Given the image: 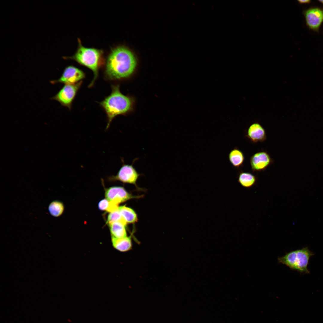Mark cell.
<instances>
[{
    "mask_svg": "<svg viewBox=\"0 0 323 323\" xmlns=\"http://www.w3.org/2000/svg\"><path fill=\"white\" fill-rule=\"evenodd\" d=\"M136 65L135 57L132 52L123 47L112 49L106 62L105 73L109 80H120L130 76Z\"/></svg>",
    "mask_w": 323,
    "mask_h": 323,
    "instance_id": "cell-1",
    "label": "cell"
},
{
    "mask_svg": "<svg viewBox=\"0 0 323 323\" xmlns=\"http://www.w3.org/2000/svg\"><path fill=\"white\" fill-rule=\"evenodd\" d=\"M112 89L110 95L100 103L106 114L107 123L106 129H108L115 117L127 113L131 109L132 104L131 98L121 92L118 85H112Z\"/></svg>",
    "mask_w": 323,
    "mask_h": 323,
    "instance_id": "cell-2",
    "label": "cell"
},
{
    "mask_svg": "<svg viewBox=\"0 0 323 323\" xmlns=\"http://www.w3.org/2000/svg\"><path fill=\"white\" fill-rule=\"evenodd\" d=\"M78 42V48L75 54L71 56H64L63 58L65 60H74L92 71L94 78L89 86L91 87L97 78L100 68L104 63L103 52L100 49L83 46L79 39Z\"/></svg>",
    "mask_w": 323,
    "mask_h": 323,
    "instance_id": "cell-3",
    "label": "cell"
},
{
    "mask_svg": "<svg viewBox=\"0 0 323 323\" xmlns=\"http://www.w3.org/2000/svg\"><path fill=\"white\" fill-rule=\"evenodd\" d=\"M314 255L307 247L291 251L278 258L279 263L292 270L301 273H309L307 266L310 257Z\"/></svg>",
    "mask_w": 323,
    "mask_h": 323,
    "instance_id": "cell-4",
    "label": "cell"
},
{
    "mask_svg": "<svg viewBox=\"0 0 323 323\" xmlns=\"http://www.w3.org/2000/svg\"><path fill=\"white\" fill-rule=\"evenodd\" d=\"M82 83L81 81L74 84H65L51 99L58 101L62 106L70 110L72 102Z\"/></svg>",
    "mask_w": 323,
    "mask_h": 323,
    "instance_id": "cell-5",
    "label": "cell"
},
{
    "mask_svg": "<svg viewBox=\"0 0 323 323\" xmlns=\"http://www.w3.org/2000/svg\"><path fill=\"white\" fill-rule=\"evenodd\" d=\"M138 159H135L130 165L126 164L124 162L117 174L109 177L112 181H118L123 183L134 185L136 186L137 181L141 174L138 173L133 166V164Z\"/></svg>",
    "mask_w": 323,
    "mask_h": 323,
    "instance_id": "cell-6",
    "label": "cell"
},
{
    "mask_svg": "<svg viewBox=\"0 0 323 323\" xmlns=\"http://www.w3.org/2000/svg\"><path fill=\"white\" fill-rule=\"evenodd\" d=\"M85 77V74L81 70L73 66L66 67L60 77L57 80H51V84L62 83L65 84H74L81 81Z\"/></svg>",
    "mask_w": 323,
    "mask_h": 323,
    "instance_id": "cell-7",
    "label": "cell"
},
{
    "mask_svg": "<svg viewBox=\"0 0 323 323\" xmlns=\"http://www.w3.org/2000/svg\"><path fill=\"white\" fill-rule=\"evenodd\" d=\"M303 14L308 28L318 32L323 22V8L311 7L304 10Z\"/></svg>",
    "mask_w": 323,
    "mask_h": 323,
    "instance_id": "cell-8",
    "label": "cell"
},
{
    "mask_svg": "<svg viewBox=\"0 0 323 323\" xmlns=\"http://www.w3.org/2000/svg\"><path fill=\"white\" fill-rule=\"evenodd\" d=\"M250 162L253 171L258 172L265 170L273 161L266 152L261 151L253 155L250 158Z\"/></svg>",
    "mask_w": 323,
    "mask_h": 323,
    "instance_id": "cell-9",
    "label": "cell"
},
{
    "mask_svg": "<svg viewBox=\"0 0 323 323\" xmlns=\"http://www.w3.org/2000/svg\"><path fill=\"white\" fill-rule=\"evenodd\" d=\"M105 196L109 201L118 205L130 199L138 197L132 195L121 187H112L106 189Z\"/></svg>",
    "mask_w": 323,
    "mask_h": 323,
    "instance_id": "cell-10",
    "label": "cell"
},
{
    "mask_svg": "<svg viewBox=\"0 0 323 323\" xmlns=\"http://www.w3.org/2000/svg\"><path fill=\"white\" fill-rule=\"evenodd\" d=\"M246 136L254 143L263 142L266 138L265 129L258 123H254L249 126Z\"/></svg>",
    "mask_w": 323,
    "mask_h": 323,
    "instance_id": "cell-11",
    "label": "cell"
},
{
    "mask_svg": "<svg viewBox=\"0 0 323 323\" xmlns=\"http://www.w3.org/2000/svg\"><path fill=\"white\" fill-rule=\"evenodd\" d=\"M111 242L113 247L118 251L125 252L130 250L132 248L131 237L118 238L111 237Z\"/></svg>",
    "mask_w": 323,
    "mask_h": 323,
    "instance_id": "cell-12",
    "label": "cell"
},
{
    "mask_svg": "<svg viewBox=\"0 0 323 323\" xmlns=\"http://www.w3.org/2000/svg\"><path fill=\"white\" fill-rule=\"evenodd\" d=\"M127 223L121 221H116L108 224L111 237L121 238L127 236L125 226Z\"/></svg>",
    "mask_w": 323,
    "mask_h": 323,
    "instance_id": "cell-13",
    "label": "cell"
},
{
    "mask_svg": "<svg viewBox=\"0 0 323 323\" xmlns=\"http://www.w3.org/2000/svg\"><path fill=\"white\" fill-rule=\"evenodd\" d=\"M228 158L230 163L236 168L241 167L245 159L243 153L237 147L234 148L230 151Z\"/></svg>",
    "mask_w": 323,
    "mask_h": 323,
    "instance_id": "cell-14",
    "label": "cell"
},
{
    "mask_svg": "<svg viewBox=\"0 0 323 323\" xmlns=\"http://www.w3.org/2000/svg\"><path fill=\"white\" fill-rule=\"evenodd\" d=\"M237 181L242 187L250 188L255 184L257 178L251 173L241 171L238 175Z\"/></svg>",
    "mask_w": 323,
    "mask_h": 323,
    "instance_id": "cell-15",
    "label": "cell"
},
{
    "mask_svg": "<svg viewBox=\"0 0 323 323\" xmlns=\"http://www.w3.org/2000/svg\"><path fill=\"white\" fill-rule=\"evenodd\" d=\"M118 209L127 224L133 223L137 221V214L132 209L124 205L119 207Z\"/></svg>",
    "mask_w": 323,
    "mask_h": 323,
    "instance_id": "cell-16",
    "label": "cell"
},
{
    "mask_svg": "<svg viewBox=\"0 0 323 323\" xmlns=\"http://www.w3.org/2000/svg\"><path fill=\"white\" fill-rule=\"evenodd\" d=\"M64 210L63 203L58 201H52L48 206V210L51 214L55 217H58L61 215Z\"/></svg>",
    "mask_w": 323,
    "mask_h": 323,
    "instance_id": "cell-17",
    "label": "cell"
},
{
    "mask_svg": "<svg viewBox=\"0 0 323 323\" xmlns=\"http://www.w3.org/2000/svg\"><path fill=\"white\" fill-rule=\"evenodd\" d=\"M116 221H121L127 224L121 216L118 209L109 213L108 216L107 223L109 224Z\"/></svg>",
    "mask_w": 323,
    "mask_h": 323,
    "instance_id": "cell-18",
    "label": "cell"
},
{
    "mask_svg": "<svg viewBox=\"0 0 323 323\" xmlns=\"http://www.w3.org/2000/svg\"><path fill=\"white\" fill-rule=\"evenodd\" d=\"M110 204V201L106 199L101 200L98 203L99 209L102 211H107Z\"/></svg>",
    "mask_w": 323,
    "mask_h": 323,
    "instance_id": "cell-19",
    "label": "cell"
},
{
    "mask_svg": "<svg viewBox=\"0 0 323 323\" xmlns=\"http://www.w3.org/2000/svg\"><path fill=\"white\" fill-rule=\"evenodd\" d=\"M298 2L300 4H309L311 2V1L310 0H298Z\"/></svg>",
    "mask_w": 323,
    "mask_h": 323,
    "instance_id": "cell-20",
    "label": "cell"
},
{
    "mask_svg": "<svg viewBox=\"0 0 323 323\" xmlns=\"http://www.w3.org/2000/svg\"><path fill=\"white\" fill-rule=\"evenodd\" d=\"M319 2L323 4V0H319L318 1Z\"/></svg>",
    "mask_w": 323,
    "mask_h": 323,
    "instance_id": "cell-21",
    "label": "cell"
}]
</instances>
